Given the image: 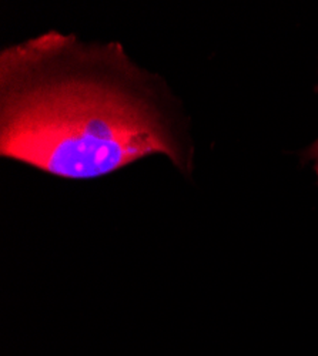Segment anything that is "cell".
Returning <instances> with one entry per match:
<instances>
[{
  "label": "cell",
  "instance_id": "cell-1",
  "mask_svg": "<svg viewBox=\"0 0 318 356\" xmlns=\"http://www.w3.org/2000/svg\"><path fill=\"white\" fill-rule=\"evenodd\" d=\"M193 172L187 117L166 81L120 43L50 31L0 51V156L66 180H93L144 157Z\"/></svg>",
  "mask_w": 318,
  "mask_h": 356
},
{
  "label": "cell",
  "instance_id": "cell-2",
  "mask_svg": "<svg viewBox=\"0 0 318 356\" xmlns=\"http://www.w3.org/2000/svg\"><path fill=\"white\" fill-rule=\"evenodd\" d=\"M305 156H307V159L314 160V170H315V172L318 175V140L308 148Z\"/></svg>",
  "mask_w": 318,
  "mask_h": 356
}]
</instances>
